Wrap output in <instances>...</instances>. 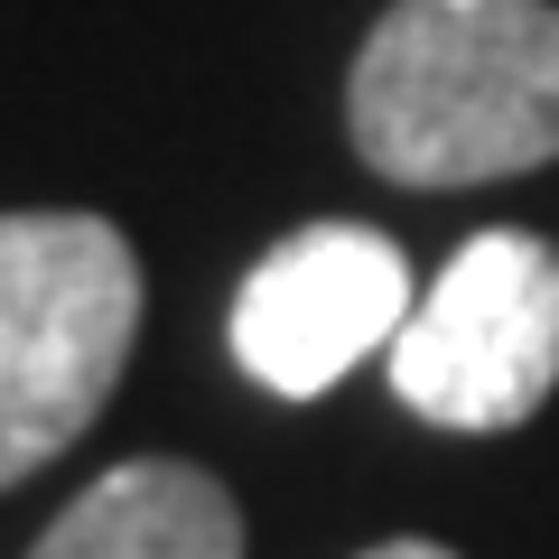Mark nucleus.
<instances>
[{
	"instance_id": "20e7f679",
	"label": "nucleus",
	"mask_w": 559,
	"mask_h": 559,
	"mask_svg": "<svg viewBox=\"0 0 559 559\" xmlns=\"http://www.w3.org/2000/svg\"><path fill=\"white\" fill-rule=\"evenodd\" d=\"M411 261L373 224H299L252 261L234 299V364L280 401H318L411 318Z\"/></svg>"
},
{
	"instance_id": "39448f33",
	"label": "nucleus",
	"mask_w": 559,
	"mask_h": 559,
	"mask_svg": "<svg viewBox=\"0 0 559 559\" xmlns=\"http://www.w3.org/2000/svg\"><path fill=\"white\" fill-rule=\"evenodd\" d=\"M28 559H242V513L205 466L131 457L84 485Z\"/></svg>"
},
{
	"instance_id": "7ed1b4c3",
	"label": "nucleus",
	"mask_w": 559,
	"mask_h": 559,
	"mask_svg": "<svg viewBox=\"0 0 559 559\" xmlns=\"http://www.w3.org/2000/svg\"><path fill=\"white\" fill-rule=\"evenodd\" d=\"M392 392L411 419L495 439L559 392V252L522 224L457 242L392 336Z\"/></svg>"
},
{
	"instance_id": "f03ea898",
	"label": "nucleus",
	"mask_w": 559,
	"mask_h": 559,
	"mask_svg": "<svg viewBox=\"0 0 559 559\" xmlns=\"http://www.w3.org/2000/svg\"><path fill=\"white\" fill-rule=\"evenodd\" d=\"M140 336V261L103 215H0V485L94 429Z\"/></svg>"
},
{
	"instance_id": "423d86ee",
	"label": "nucleus",
	"mask_w": 559,
	"mask_h": 559,
	"mask_svg": "<svg viewBox=\"0 0 559 559\" xmlns=\"http://www.w3.org/2000/svg\"><path fill=\"white\" fill-rule=\"evenodd\" d=\"M364 559H457V550H448V540H373Z\"/></svg>"
},
{
	"instance_id": "f257e3e1",
	"label": "nucleus",
	"mask_w": 559,
	"mask_h": 559,
	"mask_svg": "<svg viewBox=\"0 0 559 559\" xmlns=\"http://www.w3.org/2000/svg\"><path fill=\"white\" fill-rule=\"evenodd\" d=\"M345 131L392 187H495L559 159V0H392L355 47Z\"/></svg>"
}]
</instances>
